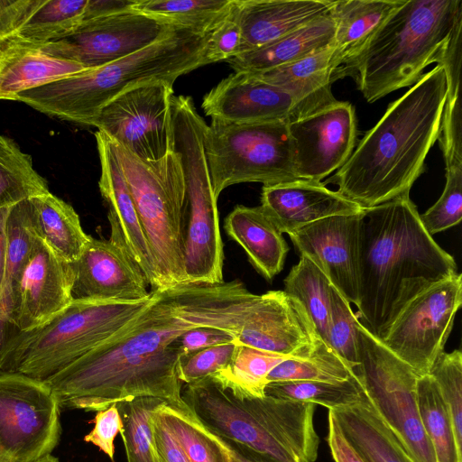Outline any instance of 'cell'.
I'll use <instances>...</instances> for the list:
<instances>
[{
    "label": "cell",
    "instance_id": "1",
    "mask_svg": "<svg viewBox=\"0 0 462 462\" xmlns=\"http://www.w3.org/2000/svg\"><path fill=\"white\" fill-rule=\"evenodd\" d=\"M149 306L131 323L53 374L50 384L68 409L98 411L152 397L188 409L173 341L185 331L213 327L236 333L259 295L235 280L185 282L151 291Z\"/></svg>",
    "mask_w": 462,
    "mask_h": 462
},
{
    "label": "cell",
    "instance_id": "2",
    "mask_svg": "<svg viewBox=\"0 0 462 462\" xmlns=\"http://www.w3.org/2000/svg\"><path fill=\"white\" fill-rule=\"evenodd\" d=\"M457 273L455 259L426 231L410 195L362 210L356 315L380 341L413 298Z\"/></svg>",
    "mask_w": 462,
    "mask_h": 462
},
{
    "label": "cell",
    "instance_id": "3",
    "mask_svg": "<svg viewBox=\"0 0 462 462\" xmlns=\"http://www.w3.org/2000/svg\"><path fill=\"white\" fill-rule=\"evenodd\" d=\"M448 88L436 65L391 103L328 182L364 208L410 194L438 140Z\"/></svg>",
    "mask_w": 462,
    "mask_h": 462
},
{
    "label": "cell",
    "instance_id": "4",
    "mask_svg": "<svg viewBox=\"0 0 462 462\" xmlns=\"http://www.w3.org/2000/svg\"><path fill=\"white\" fill-rule=\"evenodd\" d=\"M460 17L461 0H402L334 70L332 81L351 77L368 103L413 86L437 63Z\"/></svg>",
    "mask_w": 462,
    "mask_h": 462
},
{
    "label": "cell",
    "instance_id": "5",
    "mask_svg": "<svg viewBox=\"0 0 462 462\" xmlns=\"http://www.w3.org/2000/svg\"><path fill=\"white\" fill-rule=\"evenodd\" d=\"M208 32L177 26L133 54L23 92L16 101L51 117L91 125L100 109L123 92L151 81L174 84L181 75L205 66Z\"/></svg>",
    "mask_w": 462,
    "mask_h": 462
},
{
    "label": "cell",
    "instance_id": "6",
    "mask_svg": "<svg viewBox=\"0 0 462 462\" xmlns=\"http://www.w3.org/2000/svg\"><path fill=\"white\" fill-rule=\"evenodd\" d=\"M181 394L192 415L226 441L278 462H314L318 457L313 403L239 398L211 377L186 384Z\"/></svg>",
    "mask_w": 462,
    "mask_h": 462
},
{
    "label": "cell",
    "instance_id": "7",
    "mask_svg": "<svg viewBox=\"0 0 462 462\" xmlns=\"http://www.w3.org/2000/svg\"><path fill=\"white\" fill-rule=\"evenodd\" d=\"M152 300L151 291L138 301L72 300L45 324L9 337L1 371L44 381L122 330Z\"/></svg>",
    "mask_w": 462,
    "mask_h": 462
},
{
    "label": "cell",
    "instance_id": "8",
    "mask_svg": "<svg viewBox=\"0 0 462 462\" xmlns=\"http://www.w3.org/2000/svg\"><path fill=\"white\" fill-rule=\"evenodd\" d=\"M174 150L181 157L186 196L181 248L187 282L221 283L224 249L219 216L204 148L207 124L189 96L171 100Z\"/></svg>",
    "mask_w": 462,
    "mask_h": 462
},
{
    "label": "cell",
    "instance_id": "9",
    "mask_svg": "<svg viewBox=\"0 0 462 462\" xmlns=\"http://www.w3.org/2000/svg\"><path fill=\"white\" fill-rule=\"evenodd\" d=\"M114 143L155 262L161 288L187 282L181 248L186 185L180 154L173 151L160 160L147 162Z\"/></svg>",
    "mask_w": 462,
    "mask_h": 462
},
{
    "label": "cell",
    "instance_id": "10",
    "mask_svg": "<svg viewBox=\"0 0 462 462\" xmlns=\"http://www.w3.org/2000/svg\"><path fill=\"white\" fill-rule=\"evenodd\" d=\"M287 120L230 123L211 119L204 148L215 197L245 182L274 185L299 180Z\"/></svg>",
    "mask_w": 462,
    "mask_h": 462
},
{
    "label": "cell",
    "instance_id": "11",
    "mask_svg": "<svg viewBox=\"0 0 462 462\" xmlns=\"http://www.w3.org/2000/svg\"><path fill=\"white\" fill-rule=\"evenodd\" d=\"M357 347L356 373L378 414L415 462H437L418 411L420 375L359 322Z\"/></svg>",
    "mask_w": 462,
    "mask_h": 462
},
{
    "label": "cell",
    "instance_id": "12",
    "mask_svg": "<svg viewBox=\"0 0 462 462\" xmlns=\"http://www.w3.org/2000/svg\"><path fill=\"white\" fill-rule=\"evenodd\" d=\"M60 406L44 381L0 372V457L37 462L51 455L60 433Z\"/></svg>",
    "mask_w": 462,
    "mask_h": 462
},
{
    "label": "cell",
    "instance_id": "13",
    "mask_svg": "<svg viewBox=\"0 0 462 462\" xmlns=\"http://www.w3.org/2000/svg\"><path fill=\"white\" fill-rule=\"evenodd\" d=\"M172 87V83L157 80L130 88L106 104L91 126L141 160H160L175 151Z\"/></svg>",
    "mask_w": 462,
    "mask_h": 462
},
{
    "label": "cell",
    "instance_id": "14",
    "mask_svg": "<svg viewBox=\"0 0 462 462\" xmlns=\"http://www.w3.org/2000/svg\"><path fill=\"white\" fill-rule=\"evenodd\" d=\"M462 304V274L428 288L400 312L382 343L420 375L428 374Z\"/></svg>",
    "mask_w": 462,
    "mask_h": 462
},
{
    "label": "cell",
    "instance_id": "15",
    "mask_svg": "<svg viewBox=\"0 0 462 462\" xmlns=\"http://www.w3.org/2000/svg\"><path fill=\"white\" fill-rule=\"evenodd\" d=\"M176 27L132 9L82 22L70 34L39 48L52 57L96 69L156 42Z\"/></svg>",
    "mask_w": 462,
    "mask_h": 462
},
{
    "label": "cell",
    "instance_id": "16",
    "mask_svg": "<svg viewBox=\"0 0 462 462\" xmlns=\"http://www.w3.org/2000/svg\"><path fill=\"white\" fill-rule=\"evenodd\" d=\"M356 123L354 106L337 100L290 121L288 129L298 179L321 181L340 169L355 149Z\"/></svg>",
    "mask_w": 462,
    "mask_h": 462
},
{
    "label": "cell",
    "instance_id": "17",
    "mask_svg": "<svg viewBox=\"0 0 462 462\" xmlns=\"http://www.w3.org/2000/svg\"><path fill=\"white\" fill-rule=\"evenodd\" d=\"M71 285L69 263L36 236L12 288L5 323L17 332L45 324L72 302Z\"/></svg>",
    "mask_w": 462,
    "mask_h": 462
},
{
    "label": "cell",
    "instance_id": "18",
    "mask_svg": "<svg viewBox=\"0 0 462 462\" xmlns=\"http://www.w3.org/2000/svg\"><path fill=\"white\" fill-rule=\"evenodd\" d=\"M95 137L101 170L98 187L108 208L109 240L141 272L152 291L162 289L155 262L114 141L98 130Z\"/></svg>",
    "mask_w": 462,
    "mask_h": 462
},
{
    "label": "cell",
    "instance_id": "19",
    "mask_svg": "<svg viewBox=\"0 0 462 462\" xmlns=\"http://www.w3.org/2000/svg\"><path fill=\"white\" fill-rule=\"evenodd\" d=\"M238 343L291 357H305L322 341L301 304L284 291H269L243 320Z\"/></svg>",
    "mask_w": 462,
    "mask_h": 462
},
{
    "label": "cell",
    "instance_id": "20",
    "mask_svg": "<svg viewBox=\"0 0 462 462\" xmlns=\"http://www.w3.org/2000/svg\"><path fill=\"white\" fill-rule=\"evenodd\" d=\"M360 216L361 212L328 217L289 235L299 255L314 262L355 306L358 302Z\"/></svg>",
    "mask_w": 462,
    "mask_h": 462
},
{
    "label": "cell",
    "instance_id": "21",
    "mask_svg": "<svg viewBox=\"0 0 462 462\" xmlns=\"http://www.w3.org/2000/svg\"><path fill=\"white\" fill-rule=\"evenodd\" d=\"M69 266L72 300L138 301L151 296L141 272L110 240L91 236Z\"/></svg>",
    "mask_w": 462,
    "mask_h": 462
},
{
    "label": "cell",
    "instance_id": "22",
    "mask_svg": "<svg viewBox=\"0 0 462 462\" xmlns=\"http://www.w3.org/2000/svg\"><path fill=\"white\" fill-rule=\"evenodd\" d=\"M201 106L211 119L230 123L298 118L297 102L291 94L246 71L223 79L205 95Z\"/></svg>",
    "mask_w": 462,
    "mask_h": 462
},
{
    "label": "cell",
    "instance_id": "23",
    "mask_svg": "<svg viewBox=\"0 0 462 462\" xmlns=\"http://www.w3.org/2000/svg\"><path fill=\"white\" fill-rule=\"evenodd\" d=\"M260 207L277 229L288 235L328 217L363 210L325 183L307 180L263 186Z\"/></svg>",
    "mask_w": 462,
    "mask_h": 462
},
{
    "label": "cell",
    "instance_id": "24",
    "mask_svg": "<svg viewBox=\"0 0 462 462\" xmlns=\"http://www.w3.org/2000/svg\"><path fill=\"white\" fill-rule=\"evenodd\" d=\"M331 4L330 0H236L242 32L239 53L294 32L328 14Z\"/></svg>",
    "mask_w": 462,
    "mask_h": 462
},
{
    "label": "cell",
    "instance_id": "25",
    "mask_svg": "<svg viewBox=\"0 0 462 462\" xmlns=\"http://www.w3.org/2000/svg\"><path fill=\"white\" fill-rule=\"evenodd\" d=\"M89 69L52 57L15 34L0 40V100L16 101L25 91Z\"/></svg>",
    "mask_w": 462,
    "mask_h": 462
},
{
    "label": "cell",
    "instance_id": "26",
    "mask_svg": "<svg viewBox=\"0 0 462 462\" xmlns=\"http://www.w3.org/2000/svg\"><path fill=\"white\" fill-rule=\"evenodd\" d=\"M335 51L333 42L303 59L254 74L291 94L297 102L299 119L337 101L331 91L337 68Z\"/></svg>",
    "mask_w": 462,
    "mask_h": 462
},
{
    "label": "cell",
    "instance_id": "27",
    "mask_svg": "<svg viewBox=\"0 0 462 462\" xmlns=\"http://www.w3.org/2000/svg\"><path fill=\"white\" fill-rule=\"evenodd\" d=\"M224 229L263 277L272 280L282 270L288 245L260 206L237 205L225 218Z\"/></svg>",
    "mask_w": 462,
    "mask_h": 462
},
{
    "label": "cell",
    "instance_id": "28",
    "mask_svg": "<svg viewBox=\"0 0 462 462\" xmlns=\"http://www.w3.org/2000/svg\"><path fill=\"white\" fill-rule=\"evenodd\" d=\"M330 411L364 462H415L378 414L365 392L360 402Z\"/></svg>",
    "mask_w": 462,
    "mask_h": 462
},
{
    "label": "cell",
    "instance_id": "29",
    "mask_svg": "<svg viewBox=\"0 0 462 462\" xmlns=\"http://www.w3.org/2000/svg\"><path fill=\"white\" fill-rule=\"evenodd\" d=\"M335 30V21L328 12L271 43L239 53L226 62L235 71L263 72L303 59L331 45Z\"/></svg>",
    "mask_w": 462,
    "mask_h": 462
},
{
    "label": "cell",
    "instance_id": "30",
    "mask_svg": "<svg viewBox=\"0 0 462 462\" xmlns=\"http://www.w3.org/2000/svg\"><path fill=\"white\" fill-rule=\"evenodd\" d=\"M28 200L36 236L63 261H77L91 236L84 232L75 209L51 191Z\"/></svg>",
    "mask_w": 462,
    "mask_h": 462
},
{
    "label": "cell",
    "instance_id": "31",
    "mask_svg": "<svg viewBox=\"0 0 462 462\" xmlns=\"http://www.w3.org/2000/svg\"><path fill=\"white\" fill-rule=\"evenodd\" d=\"M402 0L332 1L330 14L336 24L334 45L337 67L358 49Z\"/></svg>",
    "mask_w": 462,
    "mask_h": 462
},
{
    "label": "cell",
    "instance_id": "32",
    "mask_svg": "<svg viewBox=\"0 0 462 462\" xmlns=\"http://www.w3.org/2000/svg\"><path fill=\"white\" fill-rule=\"evenodd\" d=\"M417 405L422 428L430 441L437 462H462L449 410L434 379L420 376L416 386Z\"/></svg>",
    "mask_w": 462,
    "mask_h": 462
},
{
    "label": "cell",
    "instance_id": "33",
    "mask_svg": "<svg viewBox=\"0 0 462 462\" xmlns=\"http://www.w3.org/2000/svg\"><path fill=\"white\" fill-rule=\"evenodd\" d=\"M288 358L238 343L229 364L210 377L236 397L263 398L267 375Z\"/></svg>",
    "mask_w": 462,
    "mask_h": 462
},
{
    "label": "cell",
    "instance_id": "34",
    "mask_svg": "<svg viewBox=\"0 0 462 462\" xmlns=\"http://www.w3.org/2000/svg\"><path fill=\"white\" fill-rule=\"evenodd\" d=\"M330 285L328 276L310 258L300 261L284 280V291L304 308L316 332L328 345L330 312Z\"/></svg>",
    "mask_w": 462,
    "mask_h": 462
},
{
    "label": "cell",
    "instance_id": "35",
    "mask_svg": "<svg viewBox=\"0 0 462 462\" xmlns=\"http://www.w3.org/2000/svg\"><path fill=\"white\" fill-rule=\"evenodd\" d=\"M50 192L31 155L11 138L0 135V208Z\"/></svg>",
    "mask_w": 462,
    "mask_h": 462
},
{
    "label": "cell",
    "instance_id": "36",
    "mask_svg": "<svg viewBox=\"0 0 462 462\" xmlns=\"http://www.w3.org/2000/svg\"><path fill=\"white\" fill-rule=\"evenodd\" d=\"M357 374V373H356ZM365 390L356 377L342 382L289 381L268 383L264 395L277 399L310 402L334 410L360 402Z\"/></svg>",
    "mask_w": 462,
    "mask_h": 462
},
{
    "label": "cell",
    "instance_id": "37",
    "mask_svg": "<svg viewBox=\"0 0 462 462\" xmlns=\"http://www.w3.org/2000/svg\"><path fill=\"white\" fill-rule=\"evenodd\" d=\"M88 0H43L15 35L33 45L64 38L81 23Z\"/></svg>",
    "mask_w": 462,
    "mask_h": 462
},
{
    "label": "cell",
    "instance_id": "38",
    "mask_svg": "<svg viewBox=\"0 0 462 462\" xmlns=\"http://www.w3.org/2000/svg\"><path fill=\"white\" fill-rule=\"evenodd\" d=\"M232 0H135L133 10L172 25L208 32Z\"/></svg>",
    "mask_w": 462,
    "mask_h": 462
},
{
    "label": "cell",
    "instance_id": "39",
    "mask_svg": "<svg viewBox=\"0 0 462 462\" xmlns=\"http://www.w3.org/2000/svg\"><path fill=\"white\" fill-rule=\"evenodd\" d=\"M356 367L346 362L330 346L321 341L309 356L288 358L278 364L267 375V383L342 382L356 377Z\"/></svg>",
    "mask_w": 462,
    "mask_h": 462
},
{
    "label": "cell",
    "instance_id": "40",
    "mask_svg": "<svg viewBox=\"0 0 462 462\" xmlns=\"http://www.w3.org/2000/svg\"><path fill=\"white\" fill-rule=\"evenodd\" d=\"M28 199L13 205L6 219V271L0 297V321L5 323L12 288L37 236L31 221Z\"/></svg>",
    "mask_w": 462,
    "mask_h": 462
},
{
    "label": "cell",
    "instance_id": "41",
    "mask_svg": "<svg viewBox=\"0 0 462 462\" xmlns=\"http://www.w3.org/2000/svg\"><path fill=\"white\" fill-rule=\"evenodd\" d=\"M162 402L141 397L117 404L124 422L119 434L127 462H161L152 439L151 415Z\"/></svg>",
    "mask_w": 462,
    "mask_h": 462
},
{
    "label": "cell",
    "instance_id": "42",
    "mask_svg": "<svg viewBox=\"0 0 462 462\" xmlns=\"http://www.w3.org/2000/svg\"><path fill=\"white\" fill-rule=\"evenodd\" d=\"M156 410L163 417L189 462H222L217 445L204 432L200 422L189 409H180L162 402Z\"/></svg>",
    "mask_w": 462,
    "mask_h": 462
},
{
    "label": "cell",
    "instance_id": "43",
    "mask_svg": "<svg viewBox=\"0 0 462 462\" xmlns=\"http://www.w3.org/2000/svg\"><path fill=\"white\" fill-rule=\"evenodd\" d=\"M357 324L351 304L331 283L328 345L354 367L358 365Z\"/></svg>",
    "mask_w": 462,
    "mask_h": 462
},
{
    "label": "cell",
    "instance_id": "44",
    "mask_svg": "<svg viewBox=\"0 0 462 462\" xmlns=\"http://www.w3.org/2000/svg\"><path fill=\"white\" fill-rule=\"evenodd\" d=\"M429 374L436 382L452 420L455 436L462 448V353L442 352L433 363Z\"/></svg>",
    "mask_w": 462,
    "mask_h": 462
},
{
    "label": "cell",
    "instance_id": "45",
    "mask_svg": "<svg viewBox=\"0 0 462 462\" xmlns=\"http://www.w3.org/2000/svg\"><path fill=\"white\" fill-rule=\"evenodd\" d=\"M426 231L433 236L453 227L462 218V166L446 170V183L442 194L426 212L420 214Z\"/></svg>",
    "mask_w": 462,
    "mask_h": 462
},
{
    "label": "cell",
    "instance_id": "46",
    "mask_svg": "<svg viewBox=\"0 0 462 462\" xmlns=\"http://www.w3.org/2000/svg\"><path fill=\"white\" fill-rule=\"evenodd\" d=\"M238 341L215 345L181 356L178 376L189 384L208 378L224 369L231 361Z\"/></svg>",
    "mask_w": 462,
    "mask_h": 462
},
{
    "label": "cell",
    "instance_id": "47",
    "mask_svg": "<svg viewBox=\"0 0 462 462\" xmlns=\"http://www.w3.org/2000/svg\"><path fill=\"white\" fill-rule=\"evenodd\" d=\"M241 38L236 0H232L228 9L208 34L204 51L205 65L226 61L237 55Z\"/></svg>",
    "mask_w": 462,
    "mask_h": 462
},
{
    "label": "cell",
    "instance_id": "48",
    "mask_svg": "<svg viewBox=\"0 0 462 462\" xmlns=\"http://www.w3.org/2000/svg\"><path fill=\"white\" fill-rule=\"evenodd\" d=\"M446 170L462 166V116L460 97L446 101L438 137Z\"/></svg>",
    "mask_w": 462,
    "mask_h": 462
},
{
    "label": "cell",
    "instance_id": "49",
    "mask_svg": "<svg viewBox=\"0 0 462 462\" xmlns=\"http://www.w3.org/2000/svg\"><path fill=\"white\" fill-rule=\"evenodd\" d=\"M93 421L94 428L84 437V440L97 447L115 462V439L124 428L117 404L97 411Z\"/></svg>",
    "mask_w": 462,
    "mask_h": 462
},
{
    "label": "cell",
    "instance_id": "50",
    "mask_svg": "<svg viewBox=\"0 0 462 462\" xmlns=\"http://www.w3.org/2000/svg\"><path fill=\"white\" fill-rule=\"evenodd\" d=\"M437 64L444 69L448 95L447 101L459 97L462 65V17L457 22L452 34L439 55Z\"/></svg>",
    "mask_w": 462,
    "mask_h": 462
},
{
    "label": "cell",
    "instance_id": "51",
    "mask_svg": "<svg viewBox=\"0 0 462 462\" xmlns=\"http://www.w3.org/2000/svg\"><path fill=\"white\" fill-rule=\"evenodd\" d=\"M238 341L237 334L213 327L189 329L173 341L181 356L215 345Z\"/></svg>",
    "mask_w": 462,
    "mask_h": 462
},
{
    "label": "cell",
    "instance_id": "52",
    "mask_svg": "<svg viewBox=\"0 0 462 462\" xmlns=\"http://www.w3.org/2000/svg\"><path fill=\"white\" fill-rule=\"evenodd\" d=\"M156 408L151 415V428L160 461L189 462L181 446Z\"/></svg>",
    "mask_w": 462,
    "mask_h": 462
},
{
    "label": "cell",
    "instance_id": "53",
    "mask_svg": "<svg viewBox=\"0 0 462 462\" xmlns=\"http://www.w3.org/2000/svg\"><path fill=\"white\" fill-rule=\"evenodd\" d=\"M43 0H0V40L14 35Z\"/></svg>",
    "mask_w": 462,
    "mask_h": 462
},
{
    "label": "cell",
    "instance_id": "54",
    "mask_svg": "<svg viewBox=\"0 0 462 462\" xmlns=\"http://www.w3.org/2000/svg\"><path fill=\"white\" fill-rule=\"evenodd\" d=\"M328 444L335 462H364L344 436L333 412L328 414Z\"/></svg>",
    "mask_w": 462,
    "mask_h": 462
},
{
    "label": "cell",
    "instance_id": "55",
    "mask_svg": "<svg viewBox=\"0 0 462 462\" xmlns=\"http://www.w3.org/2000/svg\"><path fill=\"white\" fill-rule=\"evenodd\" d=\"M134 2L135 0H88L82 22L132 10Z\"/></svg>",
    "mask_w": 462,
    "mask_h": 462
},
{
    "label": "cell",
    "instance_id": "56",
    "mask_svg": "<svg viewBox=\"0 0 462 462\" xmlns=\"http://www.w3.org/2000/svg\"><path fill=\"white\" fill-rule=\"evenodd\" d=\"M11 207L0 208V297L2 294L6 271V219Z\"/></svg>",
    "mask_w": 462,
    "mask_h": 462
},
{
    "label": "cell",
    "instance_id": "57",
    "mask_svg": "<svg viewBox=\"0 0 462 462\" xmlns=\"http://www.w3.org/2000/svg\"><path fill=\"white\" fill-rule=\"evenodd\" d=\"M225 440V439H224ZM239 462H278L246 447L226 441Z\"/></svg>",
    "mask_w": 462,
    "mask_h": 462
},
{
    "label": "cell",
    "instance_id": "58",
    "mask_svg": "<svg viewBox=\"0 0 462 462\" xmlns=\"http://www.w3.org/2000/svg\"><path fill=\"white\" fill-rule=\"evenodd\" d=\"M201 424V423H200ZM202 426L204 432L211 439V440L217 445L222 458V462H239L236 457L232 448L226 440L217 436L205 426Z\"/></svg>",
    "mask_w": 462,
    "mask_h": 462
},
{
    "label": "cell",
    "instance_id": "59",
    "mask_svg": "<svg viewBox=\"0 0 462 462\" xmlns=\"http://www.w3.org/2000/svg\"><path fill=\"white\" fill-rule=\"evenodd\" d=\"M37 462H59V460L51 455H48Z\"/></svg>",
    "mask_w": 462,
    "mask_h": 462
},
{
    "label": "cell",
    "instance_id": "60",
    "mask_svg": "<svg viewBox=\"0 0 462 462\" xmlns=\"http://www.w3.org/2000/svg\"><path fill=\"white\" fill-rule=\"evenodd\" d=\"M1 356H2V344L0 343V371H1V368H2V358H1Z\"/></svg>",
    "mask_w": 462,
    "mask_h": 462
},
{
    "label": "cell",
    "instance_id": "61",
    "mask_svg": "<svg viewBox=\"0 0 462 462\" xmlns=\"http://www.w3.org/2000/svg\"><path fill=\"white\" fill-rule=\"evenodd\" d=\"M0 462H10V461H8V460H6L5 458H4V457H0Z\"/></svg>",
    "mask_w": 462,
    "mask_h": 462
}]
</instances>
